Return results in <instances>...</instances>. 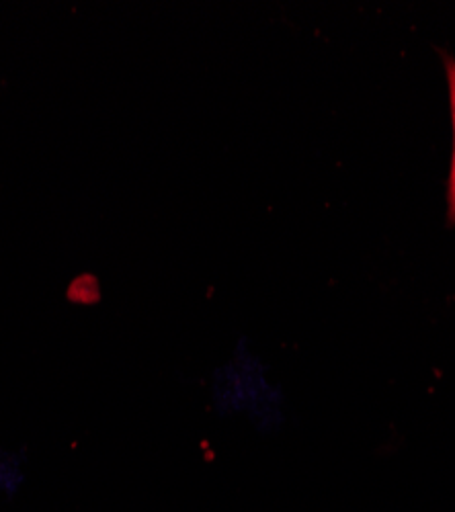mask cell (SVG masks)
<instances>
[{"mask_svg":"<svg viewBox=\"0 0 455 512\" xmlns=\"http://www.w3.org/2000/svg\"><path fill=\"white\" fill-rule=\"evenodd\" d=\"M214 402L226 414L246 412L263 429L281 420V396L269 383L263 365L246 349L218 371L214 381Z\"/></svg>","mask_w":455,"mask_h":512,"instance_id":"cell-1","label":"cell"},{"mask_svg":"<svg viewBox=\"0 0 455 512\" xmlns=\"http://www.w3.org/2000/svg\"><path fill=\"white\" fill-rule=\"evenodd\" d=\"M447 222L449 226H455V154L451 158L449 181H447Z\"/></svg>","mask_w":455,"mask_h":512,"instance_id":"cell-4","label":"cell"},{"mask_svg":"<svg viewBox=\"0 0 455 512\" xmlns=\"http://www.w3.org/2000/svg\"><path fill=\"white\" fill-rule=\"evenodd\" d=\"M447 87H449V107H451V125H453V154H455V58L443 56Z\"/></svg>","mask_w":455,"mask_h":512,"instance_id":"cell-3","label":"cell"},{"mask_svg":"<svg viewBox=\"0 0 455 512\" xmlns=\"http://www.w3.org/2000/svg\"><path fill=\"white\" fill-rule=\"evenodd\" d=\"M27 451L0 447V500L13 502L27 486Z\"/></svg>","mask_w":455,"mask_h":512,"instance_id":"cell-2","label":"cell"}]
</instances>
